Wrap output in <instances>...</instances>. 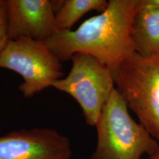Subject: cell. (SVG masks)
I'll use <instances>...</instances> for the list:
<instances>
[{"mask_svg":"<svg viewBox=\"0 0 159 159\" xmlns=\"http://www.w3.org/2000/svg\"><path fill=\"white\" fill-rule=\"evenodd\" d=\"M139 0H110L107 8L86 19L75 30L61 31L45 44L60 61L87 54L106 66L113 77L129 55L136 52L132 25Z\"/></svg>","mask_w":159,"mask_h":159,"instance_id":"obj_1","label":"cell"},{"mask_svg":"<svg viewBox=\"0 0 159 159\" xmlns=\"http://www.w3.org/2000/svg\"><path fill=\"white\" fill-rule=\"evenodd\" d=\"M116 89L105 105L95 125L97 140L90 159H142L159 151L158 141L129 114Z\"/></svg>","mask_w":159,"mask_h":159,"instance_id":"obj_2","label":"cell"},{"mask_svg":"<svg viewBox=\"0 0 159 159\" xmlns=\"http://www.w3.org/2000/svg\"><path fill=\"white\" fill-rule=\"evenodd\" d=\"M116 89L139 123L159 141V55H129L114 76Z\"/></svg>","mask_w":159,"mask_h":159,"instance_id":"obj_3","label":"cell"},{"mask_svg":"<svg viewBox=\"0 0 159 159\" xmlns=\"http://www.w3.org/2000/svg\"><path fill=\"white\" fill-rule=\"evenodd\" d=\"M70 60L69 75L53 83L52 87L75 99L86 124L95 127L105 105L116 89L112 73L90 55L78 53Z\"/></svg>","mask_w":159,"mask_h":159,"instance_id":"obj_4","label":"cell"},{"mask_svg":"<svg viewBox=\"0 0 159 159\" xmlns=\"http://www.w3.org/2000/svg\"><path fill=\"white\" fill-rule=\"evenodd\" d=\"M0 69H9L22 77L19 89L26 98L52 86L63 76L61 61L45 43L28 38L9 40L0 53Z\"/></svg>","mask_w":159,"mask_h":159,"instance_id":"obj_5","label":"cell"},{"mask_svg":"<svg viewBox=\"0 0 159 159\" xmlns=\"http://www.w3.org/2000/svg\"><path fill=\"white\" fill-rule=\"evenodd\" d=\"M0 159H72V150L55 129H23L0 136Z\"/></svg>","mask_w":159,"mask_h":159,"instance_id":"obj_6","label":"cell"},{"mask_svg":"<svg viewBox=\"0 0 159 159\" xmlns=\"http://www.w3.org/2000/svg\"><path fill=\"white\" fill-rule=\"evenodd\" d=\"M9 40L28 38L46 42L58 33L52 2L6 0Z\"/></svg>","mask_w":159,"mask_h":159,"instance_id":"obj_7","label":"cell"},{"mask_svg":"<svg viewBox=\"0 0 159 159\" xmlns=\"http://www.w3.org/2000/svg\"><path fill=\"white\" fill-rule=\"evenodd\" d=\"M136 52L142 56L159 55V10L144 7L139 2L132 25Z\"/></svg>","mask_w":159,"mask_h":159,"instance_id":"obj_8","label":"cell"},{"mask_svg":"<svg viewBox=\"0 0 159 159\" xmlns=\"http://www.w3.org/2000/svg\"><path fill=\"white\" fill-rule=\"evenodd\" d=\"M108 1L105 0H66L55 13L58 32L71 30V27L89 12L102 13L107 8Z\"/></svg>","mask_w":159,"mask_h":159,"instance_id":"obj_9","label":"cell"},{"mask_svg":"<svg viewBox=\"0 0 159 159\" xmlns=\"http://www.w3.org/2000/svg\"><path fill=\"white\" fill-rule=\"evenodd\" d=\"M7 21V2L0 0V53L8 42Z\"/></svg>","mask_w":159,"mask_h":159,"instance_id":"obj_10","label":"cell"},{"mask_svg":"<svg viewBox=\"0 0 159 159\" xmlns=\"http://www.w3.org/2000/svg\"><path fill=\"white\" fill-rule=\"evenodd\" d=\"M140 3L144 7L159 10V0H140Z\"/></svg>","mask_w":159,"mask_h":159,"instance_id":"obj_11","label":"cell"},{"mask_svg":"<svg viewBox=\"0 0 159 159\" xmlns=\"http://www.w3.org/2000/svg\"><path fill=\"white\" fill-rule=\"evenodd\" d=\"M150 159H159V151L158 152H157L156 154L153 155V156H150Z\"/></svg>","mask_w":159,"mask_h":159,"instance_id":"obj_12","label":"cell"}]
</instances>
